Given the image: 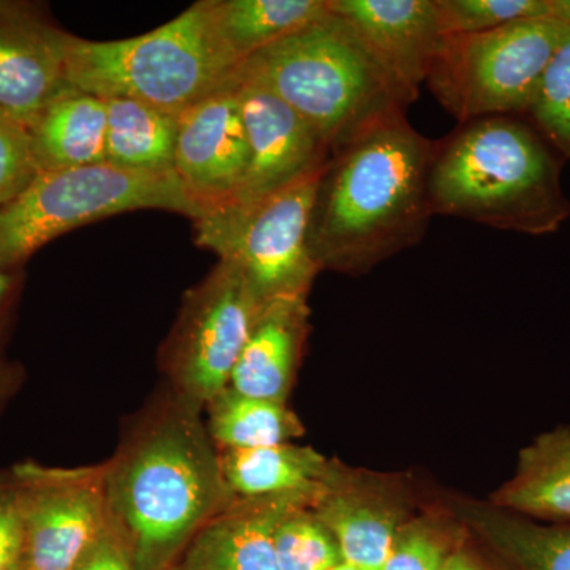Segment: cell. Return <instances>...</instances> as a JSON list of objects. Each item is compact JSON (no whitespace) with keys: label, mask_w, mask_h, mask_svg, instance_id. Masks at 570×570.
<instances>
[{"label":"cell","mask_w":570,"mask_h":570,"mask_svg":"<svg viewBox=\"0 0 570 570\" xmlns=\"http://www.w3.org/2000/svg\"><path fill=\"white\" fill-rule=\"evenodd\" d=\"M434 141L395 112L330 154L311 209V257L321 272L362 275L422 242L430 224Z\"/></svg>","instance_id":"6da1fadb"},{"label":"cell","mask_w":570,"mask_h":570,"mask_svg":"<svg viewBox=\"0 0 570 570\" xmlns=\"http://www.w3.org/2000/svg\"><path fill=\"white\" fill-rule=\"evenodd\" d=\"M561 159L520 116L461 122L434 141L431 212L517 234H554L570 217Z\"/></svg>","instance_id":"7a4b0ae2"},{"label":"cell","mask_w":570,"mask_h":570,"mask_svg":"<svg viewBox=\"0 0 570 570\" xmlns=\"http://www.w3.org/2000/svg\"><path fill=\"white\" fill-rule=\"evenodd\" d=\"M105 493L135 570H168L230 490L197 423L171 419L124 455Z\"/></svg>","instance_id":"3957f363"},{"label":"cell","mask_w":570,"mask_h":570,"mask_svg":"<svg viewBox=\"0 0 570 570\" xmlns=\"http://www.w3.org/2000/svg\"><path fill=\"white\" fill-rule=\"evenodd\" d=\"M236 81L261 86L313 127L330 154L411 100L333 13L255 52Z\"/></svg>","instance_id":"277c9868"},{"label":"cell","mask_w":570,"mask_h":570,"mask_svg":"<svg viewBox=\"0 0 570 570\" xmlns=\"http://www.w3.org/2000/svg\"><path fill=\"white\" fill-rule=\"evenodd\" d=\"M239 62L214 28L204 0L132 39L69 33L67 85L100 99H132L174 115L236 85Z\"/></svg>","instance_id":"5b68a950"},{"label":"cell","mask_w":570,"mask_h":570,"mask_svg":"<svg viewBox=\"0 0 570 570\" xmlns=\"http://www.w3.org/2000/svg\"><path fill=\"white\" fill-rule=\"evenodd\" d=\"M163 209L195 220L200 208L175 174H145L110 164L41 171L0 206V269H22L67 232L116 214Z\"/></svg>","instance_id":"8992f818"},{"label":"cell","mask_w":570,"mask_h":570,"mask_svg":"<svg viewBox=\"0 0 570 570\" xmlns=\"http://www.w3.org/2000/svg\"><path fill=\"white\" fill-rule=\"evenodd\" d=\"M569 39L570 26L551 20L442 36L426 85L460 124L487 116L523 118L534 102L543 71Z\"/></svg>","instance_id":"52a82bcc"},{"label":"cell","mask_w":570,"mask_h":570,"mask_svg":"<svg viewBox=\"0 0 570 570\" xmlns=\"http://www.w3.org/2000/svg\"><path fill=\"white\" fill-rule=\"evenodd\" d=\"M324 167L261 200L202 214L194 220L195 245L234 264L264 305L306 296L321 273L311 257L307 235Z\"/></svg>","instance_id":"ba28073f"},{"label":"cell","mask_w":570,"mask_h":570,"mask_svg":"<svg viewBox=\"0 0 570 570\" xmlns=\"http://www.w3.org/2000/svg\"><path fill=\"white\" fill-rule=\"evenodd\" d=\"M264 306L230 262H217L187 294L167 356L176 382L190 400L212 403L230 385L236 362Z\"/></svg>","instance_id":"9c48e42d"},{"label":"cell","mask_w":570,"mask_h":570,"mask_svg":"<svg viewBox=\"0 0 570 570\" xmlns=\"http://www.w3.org/2000/svg\"><path fill=\"white\" fill-rule=\"evenodd\" d=\"M11 474L22 521L21 570H71L111 530L99 475L33 463Z\"/></svg>","instance_id":"30bf717a"},{"label":"cell","mask_w":570,"mask_h":570,"mask_svg":"<svg viewBox=\"0 0 570 570\" xmlns=\"http://www.w3.org/2000/svg\"><path fill=\"white\" fill-rule=\"evenodd\" d=\"M247 167L249 145L236 85L178 116L174 170L202 214L234 202Z\"/></svg>","instance_id":"8fae6325"},{"label":"cell","mask_w":570,"mask_h":570,"mask_svg":"<svg viewBox=\"0 0 570 570\" xmlns=\"http://www.w3.org/2000/svg\"><path fill=\"white\" fill-rule=\"evenodd\" d=\"M236 97L246 127L249 167L228 205L261 200L324 167L330 159L325 142L283 100L243 81H236Z\"/></svg>","instance_id":"7c38bea8"},{"label":"cell","mask_w":570,"mask_h":570,"mask_svg":"<svg viewBox=\"0 0 570 570\" xmlns=\"http://www.w3.org/2000/svg\"><path fill=\"white\" fill-rule=\"evenodd\" d=\"M326 7L415 102L442 39L436 0H326Z\"/></svg>","instance_id":"4fadbf2b"},{"label":"cell","mask_w":570,"mask_h":570,"mask_svg":"<svg viewBox=\"0 0 570 570\" xmlns=\"http://www.w3.org/2000/svg\"><path fill=\"white\" fill-rule=\"evenodd\" d=\"M69 32L41 3L0 13V112L31 129L40 112L67 88Z\"/></svg>","instance_id":"5bb4252c"},{"label":"cell","mask_w":570,"mask_h":570,"mask_svg":"<svg viewBox=\"0 0 570 570\" xmlns=\"http://www.w3.org/2000/svg\"><path fill=\"white\" fill-rule=\"evenodd\" d=\"M314 504L305 497L243 499L209 520L168 570H279L277 523L288 510Z\"/></svg>","instance_id":"9a60e30c"},{"label":"cell","mask_w":570,"mask_h":570,"mask_svg":"<svg viewBox=\"0 0 570 570\" xmlns=\"http://www.w3.org/2000/svg\"><path fill=\"white\" fill-rule=\"evenodd\" d=\"M311 509L332 532L343 561L363 570L382 569L404 524L403 502L392 490L344 469Z\"/></svg>","instance_id":"2e32d148"},{"label":"cell","mask_w":570,"mask_h":570,"mask_svg":"<svg viewBox=\"0 0 570 570\" xmlns=\"http://www.w3.org/2000/svg\"><path fill=\"white\" fill-rule=\"evenodd\" d=\"M309 309L306 296L266 303L232 373L242 395L285 403L302 354Z\"/></svg>","instance_id":"e0dca14e"},{"label":"cell","mask_w":570,"mask_h":570,"mask_svg":"<svg viewBox=\"0 0 570 570\" xmlns=\"http://www.w3.org/2000/svg\"><path fill=\"white\" fill-rule=\"evenodd\" d=\"M219 466L225 485L239 498L305 497L314 502L343 472L316 450L292 444L225 450Z\"/></svg>","instance_id":"ac0fdd59"},{"label":"cell","mask_w":570,"mask_h":570,"mask_svg":"<svg viewBox=\"0 0 570 570\" xmlns=\"http://www.w3.org/2000/svg\"><path fill=\"white\" fill-rule=\"evenodd\" d=\"M29 134L40 174L107 164V102L67 86Z\"/></svg>","instance_id":"d6986e66"},{"label":"cell","mask_w":570,"mask_h":570,"mask_svg":"<svg viewBox=\"0 0 570 570\" xmlns=\"http://www.w3.org/2000/svg\"><path fill=\"white\" fill-rule=\"evenodd\" d=\"M493 508L530 520L570 523V426L540 434L519 453Z\"/></svg>","instance_id":"ffe728a7"},{"label":"cell","mask_w":570,"mask_h":570,"mask_svg":"<svg viewBox=\"0 0 570 570\" xmlns=\"http://www.w3.org/2000/svg\"><path fill=\"white\" fill-rule=\"evenodd\" d=\"M214 28L242 66L255 52L321 20L326 0H204Z\"/></svg>","instance_id":"44dd1931"},{"label":"cell","mask_w":570,"mask_h":570,"mask_svg":"<svg viewBox=\"0 0 570 570\" xmlns=\"http://www.w3.org/2000/svg\"><path fill=\"white\" fill-rule=\"evenodd\" d=\"M107 102V160L124 170L175 174L178 116L132 99Z\"/></svg>","instance_id":"7402d4cb"},{"label":"cell","mask_w":570,"mask_h":570,"mask_svg":"<svg viewBox=\"0 0 570 570\" xmlns=\"http://www.w3.org/2000/svg\"><path fill=\"white\" fill-rule=\"evenodd\" d=\"M466 517L517 570H570V523H535L497 508H468Z\"/></svg>","instance_id":"603a6c76"},{"label":"cell","mask_w":570,"mask_h":570,"mask_svg":"<svg viewBox=\"0 0 570 570\" xmlns=\"http://www.w3.org/2000/svg\"><path fill=\"white\" fill-rule=\"evenodd\" d=\"M209 431L225 450L288 444L303 434L302 423L285 403L258 400L227 387L212 401Z\"/></svg>","instance_id":"cb8c5ba5"},{"label":"cell","mask_w":570,"mask_h":570,"mask_svg":"<svg viewBox=\"0 0 570 570\" xmlns=\"http://www.w3.org/2000/svg\"><path fill=\"white\" fill-rule=\"evenodd\" d=\"M279 570H328L343 561L332 532L309 505L288 510L275 531Z\"/></svg>","instance_id":"d4e9b609"},{"label":"cell","mask_w":570,"mask_h":570,"mask_svg":"<svg viewBox=\"0 0 570 570\" xmlns=\"http://www.w3.org/2000/svg\"><path fill=\"white\" fill-rule=\"evenodd\" d=\"M524 119L562 159H570V39L554 52L543 71Z\"/></svg>","instance_id":"484cf974"},{"label":"cell","mask_w":570,"mask_h":570,"mask_svg":"<svg viewBox=\"0 0 570 570\" xmlns=\"http://www.w3.org/2000/svg\"><path fill=\"white\" fill-rule=\"evenodd\" d=\"M442 36L493 31L510 22L550 20V0H436Z\"/></svg>","instance_id":"4316f807"},{"label":"cell","mask_w":570,"mask_h":570,"mask_svg":"<svg viewBox=\"0 0 570 570\" xmlns=\"http://www.w3.org/2000/svg\"><path fill=\"white\" fill-rule=\"evenodd\" d=\"M452 553L444 532L428 521L415 520L396 532L381 570H441Z\"/></svg>","instance_id":"83f0119b"},{"label":"cell","mask_w":570,"mask_h":570,"mask_svg":"<svg viewBox=\"0 0 570 570\" xmlns=\"http://www.w3.org/2000/svg\"><path fill=\"white\" fill-rule=\"evenodd\" d=\"M29 129L0 112V206L39 175Z\"/></svg>","instance_id":"f1b7e54d"},{"label":"cell","mask_w":570,"mask_h":570,"mask_svg":"<svg viewBox=\"0 0 570 570\" xmlns=\"http://www.w3.org/2000/svg\"><path fill=\"white\" fill-rule=\"evenodd\" d=\"M22 521L13 474L0 472V570L21 564Z\"/></svg>","instance_id":"f546056e"},{"label":"cell","mask_w":570,"mask_h":570,"mask_svg":"<svg viewBox=\"0 0 570 570\" xmlns=\"http://www.w3.org/2000/svg\"><path fill=\"white\" fill-rule=\"evenodd\" d=\"M71 570H135V566L129 547L111 524V530Z\"/></svg>","instance_id":"4dcf8cb0"},{"label":"cell","mask_w":570,"mask_h":570,"mask_svg":"<svg viewBox=\"0 0 570 570\" xmlns=\"http://www.w3.org/2000/svg\"><path fill=\"white\" fill-rule=\"evenodd\" d=\"M22 287V269H0V336Z\"/></svg>","instance_id":"1f68e13d"},{"label":"cell","mask_w":570,"mask_h":570,"mask_svg":"<svg viewBox=\"0 0 570 570\" xmlns=\"http://www.w3.org/2000/svg\"><path fill=\"white\" fill-rule=\"evenodd\" d=\"M441 570H485L463 551H453Z\"/></svg>","instance_id":"d6a6232c"},{"label":"cell","mask_w":570,"mask_h":570,"mask_svg":"<svg viewBox=\"0 0 570 570\" xmlns=\"http://www.w3.org/2000/svg\"><path fill=\"white\" fill-rule=\"evenodd\" d=\"M550 20L570 26V0H550Z\"/></svg>","instance_id":"836d02e7"},{"label":"cell","mask_w":570,"mask_h":570,"mask_svg":"<svg viewBox=\"0 0 570 570\" xmlns=\"http://www.w3.org/2000/svg\"><path fill=\"white\" fill-rule=\"evenodd\" d=\"M36 2H26V0H0V13H13V11H21L31 9Z\"/></svg>","instance_id":"e575fe53"},{"label":"cell","mask_w":570,"mask_h":570,"mask_svg":"<svg viewBox=\"0 0 570 570\" xmlns=\"http://www.w3.org/2000/svg\"><path fill=\"white\" fill-rule=\"evenodd\" d=\"M10 377L11 373L9 367L0 363V396H2V393L6 392L3 389L9 387Z\"/></svg>","instance_id":"d590c367"},{"label":"cell","mask_w":570,"mask_h":570,"mask_svg":"<svg viewBox=\"0 0 570 570\" xmlns=\"http://www.w3.org/2000/svg\"><path fill=\"white\" fill-rule=\"evenodd\" d=\"M328 570H363L360 568H355V566L348 564L346 561H341L340 564H336L335 568Z\"/></svg>","instance_id":"8d00e7d4"},{"label":"cell","mask_w":570,"mask_h":570,"mask_svg":"<svg viewBox=\"0 0 570 570\" xmlns=\"http://www.w3.org/2000/svg\"><path fill=\"white\" fill-rule=\"evenodd\" d=\"M17 570H21V568H18Z\"/></svg>","instance_id":"74e56055"}]
</instances>
